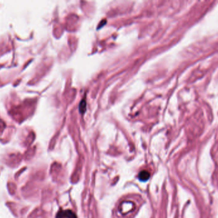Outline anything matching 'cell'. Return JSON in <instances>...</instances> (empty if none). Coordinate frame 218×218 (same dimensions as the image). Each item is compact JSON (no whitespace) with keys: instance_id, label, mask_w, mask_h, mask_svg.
Returning a JSON list of instances; mask_svg holds the SVG:
<instances>
[{"instance_id":"obj_1","label":"cell","mask_w":218,"mask_h":218,"mask_svg":"<svg viewBox=\"0 0 218 218\" xmlns=\"http://www.w3.org/2000/svg\"><path fill=\"white\" fill-rule=\"evenodd\" d=\"M139 179L142 181H146L149 179L150 174L146 170H143L139 174Z\"/></svg>"},{"instance_id":"obj_2","label":"cell","mask_w":218,"mask_h":218,"mask_svg":"<svg viewBox=\"0 0 218 218\" xmlns=\"http://www.w3.org/2000/svg\"><path fill=\"white\" fill-rule=\"evenodd\" d=\"M60 217H66V218H76L74 212L71 211H65L60 214Z\"/></svg>"},{"instance_id":"obj_3","label":"cell","mask_w":218,"mask_h":218,"mask_svg":"<svg viewBox=\"0 0 218 218\" xmlns=\"http://www.w3.org/2000/svg\"><path fill=\"white\" fill-rule=\"evenodd\" d=\"M85 110H86V101L85 99H83L79 104V111L81 113H84Z\"/></svg>"}]
</instances>
